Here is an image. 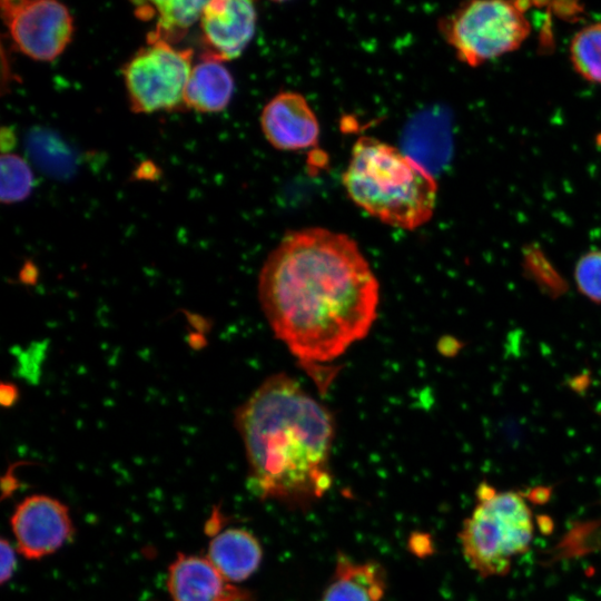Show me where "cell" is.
I'll use <instances>...</instances> for the list:
<instances>
[{"mask_svg":"<svg viewBox=\"0 0 601 601\" xmlns=\"http://www.w3.org/2000/svg\"><path fill=\"white\" fill-rule=\"evenodd\" d=\"M234 92V79L223 61L204 55L191 68L184 91V106L199 112L224 110Z\"/></svg>","mask_w":601,"mask_h":601,"instance_id":"5bb4252c","label":"cell"},{"mask_svg":"<svg viewBox=\"0 0 601 601\" xmlns=\"http://www.w3.org/2000/svg\"><path fill=\"white\" fill-rule=\"evenodd\" d=\"M19 398V392L14 384L1 383L0 387V402L4 407L13 406Z\"/></svg>","mask_w":601,"mask_h":601,"instance_id":"ffe728a7","label":"cell"},{"mask_svg":"<svg viewBox=\"0 0 601 601\" xmlns=\"http://www.w3.org/2000/svg\"><path fill=\"white\" fill-rule=\"evenodd\" d=\"M16 549L29 560H39L58 551L73 534L68 508L46 494L24 497L11 519Z\"/></svg>","mask_w":601,"mask_h":601,"instance_id":"ba28073f","label":"cell"},{"mask_svg":"<svg viewBox=\"0 0 601 601\" xmlns=\"http://www.w3.org/2000/svg\"><path fill=\"white\" fill-rule=\"evenodd\" d=\"M569 58L583 80L601 85V21L589 23L573 35Z\"/></svg>","mask_w":601,"mask_h":601,"instance_id":"2e32d148","label":"cell"},{"mask_svg":"<svg viewBox=\"0 0 601 601\" xmlns=\"http://www.w3.org/2000/svg\"><path fill=\"white\" fill-rule=\"evenodd\" d=\"M258 298L275 336L304 365L333 362L371 331L377 279L348 235L288 231L266 258Z\"/></svg>","mask_w":601,"mask_h":601,"instance_id":"6da1fadb","label":"cell"},{"mask_svg":"<svg viewBox=\"0 0 601 601\" xmlns=\"http://www.w3.org/2000/svg\"><path fill=\"white\" fill-rule=\"evenodd\" d=\"M574 279L581 294L594 303H601V249L590 250L579 258Z\"/></svg>","mask_w":601,"mask_h":601,"instance_id":"ac0fdd59","label":"cell"},{"mask_svg":"<svg viewBox=\"0 0 601 601\" xmlns=\"http://www.w3.org/2000/svg\"><path fill=\"white\" fill-rule=\"evenodd\" d=\"M234 422L257 497L303 509L329 490L334 420L296 380L269 376L235 411Z\"/></svg>","mask_w":601,"mask_h":601,"instance_id":"7a4b0ae2","label":"cell"},{"mask_svg":"<svg viewBox=\"0 0 601 601\" xmlns=\"http://www.w3.org/2000/svg\"><path fill=\"white\" fill-rule=\"evenodd\" d=\"M552 487L536 486L526 493V497L535 504H544L550 500Z\"/></svg>","mask_w":601,"mask_h":601,"instance_id":"44dd1931","label":"cell"},{"mask_svg":"<svg viewBox=\"0 0 601 601\" xmlns=\"http://www.w3.org/2000/svg\"><path fill=\"white\" fill-rule=\"evenodd\" d=\"M199 22L205 55L227 61L239 57L253 39L257 12L247 0L206 1Z\"/></svg>","mask_w":601,"mask_h":601,"instance_id":"9c48e42d","label":"cell"},{"mask_svg":"<svg viewBox=\"0 0 601 601\" xmlns=\"http://www.w3.org/2000/svg\"><path fill=\"white\" fill-rule=\"evenodd\" d=\"M348 197L384 224L412 230L433 216L436 180L421 162L374 137H359L342 176Z\"/></svg>","mask_w":601,"mask_h":601,"instance_id":"3957f363","label":"cell"},{"mask_svg":"<svg viewBox=\"0 0 601 601\" xmlns=\"http://www.w3.org/2000/svg\"><path fill=\"white\" fill-rule=\"evenodd\" d=\"M532 513L514 491L479 501L459 534L463 553L482 577L504 575L513 556L526 552L533 539Z\"/></svg>","mask_w":601,"mask_h":601,"instance_id":"277c9868","label":"cell"},{"mask_svg":"<svg viewBox=\"0 0 601 601\" xmlns=\"http://www.w3.org/2000/svg\"><path fill=\"white\" fill-rule=\"evenodd\" d=\"M136 13L141 18L155 17V29L148 39L162 40L173 45L200 19L206 1L160 0L137 2Z\"/></svg>","mask_w":601,"mask_h":601,"instance_id":"9a60e30c","label":"cell"},{"mask_svg":"<svg viewBox=\"0 0 601 601\" xmlns=\"http://www.w3.org/2000/svg\"><path fill=\"white\" fill-rule=\"evenodd\" d=\"M385 590L386 575L378 563L358 562L339 554L321 601H381Z\"/></svg>","mask_w":601,"mask_h":601,"instance_id":"4fadbf2b","label":"cell"},{"mask_svg":"<svg viewBox=\"0 0 601 601\" xmlns=\"http://www.w3.org/2000/svg\"><path fill=\"white\" fill-rule=\"evenodd\" d=\"M0 196L3 204H13L26 199L35 185L33 174L27 161L16 154L1 156Z\"/></svg>","mask_w":601,"mask_h":601,"instance_id":"e0dca14e","label":"cell"},{"mask_svg":"<svg viewBox=\"0 0 601 601\" xmlns=\"http://www.w3.org/2000/svg\"><path fill=\"white\" fill-rule=\"evenodd\" d=\"M0 546H1V549H0V558H1L0 579H1V583H4V582H7L8 580L11 579V577L13 575V573L16 571V565H17L16 552H17V549H14L12 546V544L9 541H7L6 539L1 540Z\"/></svg>","mask_w":601,"mask_h":601,"instance_id":"d6986e66","label":"cell"},{"mask_svg":"<svg viewBox=\"0 0 601 601\" xmlns=\"http://www.w3.org/2000/svg\"><path fill=\"white\" fill-rule=\"evenodd\" d=\"M440 31L462 63L477 67L519 49L531 24L521 2L480 0L443 18Z\"/></svg>","mask_w":601,"mask_h":601,"instance_id":"5b68a950","label":"cell"},{"mask_svg":"<svg viewBox=\"0 0 601 601\" xmlns=\"http://www.w3.org/2000/svg\"><path fill=\"white\" fill-rule=\"evenodd\" d=\"M495 489L486 482H481L476 489V499L479 501H486L496 495Z\"/></svg>","mask_w":601,"mask_h":601,"instance_id":"603a6c76","label":"cell"},{"mask_svg":"<svg viewBox=\"0 0 601 601\" xmlns=\"http://www.w3.org/2000/svg\"><path fill=\"white\" fill-rule=\"evenodd\" d=\"M193 51L148 39L125 65L122 75L132 111L150 114L184 105Z\"/></svg>","mask_w":601,"mask_h":601,"instance_id":"8992f818","label":"cell"},{"mask_svg":"<svg viewBox=\"0 0 601 601\" xmlns=\"http://www.w3.org/2000/svg\"><path fill=\"white\" fill-rule=\"evenodd\" d=\"M539 529L544 534H549L553 530V522L551 518L546 515H540L536 520Z\"/></svg>","mask_w":601,"mask_h":601,"instance_id":"cb8c5ba5","label":"cell"},{"mask_svg":"<svg viewBox=\"0 0 601 601\" xmlns=\"http://www.w3.org/2000/svg\"><path fill=\"white\" fill-rule=\"evenodd\" d=\"M171 601H254L226 580L206 556L178 553L168 568Z\"/></svg>","mask_w":601,"mask_h":601,"instance_id":"8fae6325","label":"cell"},{"mask_svg":"<svg viewBox=\"0 0 601 601\" xmlns=\"http://www.w3.org/2000/svg\"><path fill=\"white\" fill-rule=\"evenodd\" d=\"M38 278V270L31 262H27L20 273V279L24 284H35Z\"/></svg>","mask_w":601,"mask_h":601,"instance_id":"7402d4cb","label":"cell"},{"mask_svg":"<svg viewBox=\"0 0 601 601\" xmlns=\"http://www.w3.org/2000/svg\"><path fill=\"white\" fill-rule=\"evenodd\" d=\"M260 127L266 140L278 150H303L318 142L316 115L306 98L295 91H282L265 105Z\"/></svg>","mask_w":601,"mask_h":601,"instance_id":"30bf717a","label":"cell"},{"mask_svg":"<svg viewBox=\"0 0 601 601\" xmlns=\"http://www.w3.org/2000/svg\"><path fill=\"white\" fill-rule=\"evenodd\" d=\"M207 560L229 582H242L258 569L263 550L249 531L239 528L226 529L214 534L207 549Z\"/></svg>","mask_w":601,"mask_h":601,"instance_id":"7c38bea8","label":"cell"},{"mask_svg":"<svg viewBox=\"0 0 601 601\" xmlns=\"http://www.w3.org/2000/svg\"><path fill=\"white\" fill-rule=\"evenodd\" d=\"M1 14L16 47L33 60L56 59L73 35L72 16L55 0H3Z\"/></svg>","mask_w":601,"mask_h":601,"instance_id":"52a82bcc","label":"cell"}]
</instances>
